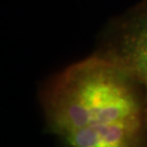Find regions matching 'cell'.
Segmentation results:
<instances>
[{"label": "cell", "mask_w": 147, "mask_h": 147, "mask_svg": "<svg viewBox=\"0 0 147 147\" xmlns=\"http://www.w3.org/2000/svg\"><path fill=\"white\" fill-rule=\"evenodd\" d=\"M39 100L59 147H147V93L119 63L93 53L55 74Z\"/></svg>", "instance_id": "obj_1"}, {"label": "cell", "mask_w": 147, "mask_h": 147, "mask_svg": "<svg viewBox=\"0 0 147 147\" xmlns=\"http://www.w3.org/2000/svg\"><path fill=\"white\" fill-rule=\"evenodd\" d=\"M95 53L127 69L147 93V0H141L108 23Z\"/></svg>", "instance_id": "obj_2"}]
</instances>
